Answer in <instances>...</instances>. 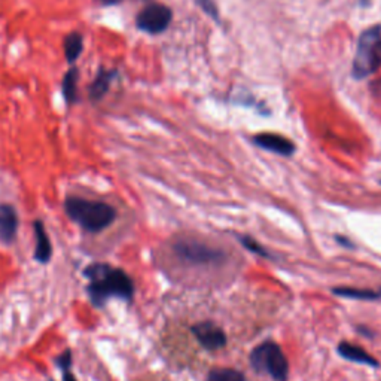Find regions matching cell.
<instances>
[{"instance_id":"6da1fadb","label":"cell","mask_w":381,"mask_h":381,"mask_svg":"<svg viewBox=\"0 0 381 381\" xmlns=\"http://www.w3.org/2000/svg\"><path fill=\"white\" fill-rule=\"evenodd\" d=\"M83 274L90 280L88 295L96 307H101L112 296L123 300L133 298L134 285L124 269L109 264H91Z\"/></svg>"},{"instance_id":"7a4b0ae2","label":"cell","mask_w":381,"mask_h":381,"mask_svg":"<svg viewBox=\"0 0 381 381\" xmlns=\"http://www.w3.org/2000/svg\"><path fill=\"white\" fill-rule=\"evenodd\" d=\"M68 216L85 231L100 232L110 227L116 219V210L107 203L69 197L64 203Z\"/></svg>"},{"instance_id":"3957f363","label":"cell","mask_w":381,"mask_h":381,"mask_svg":"<svg viewBox=\"0 0 381 381\" xmlns=\"http://www.w3.org/2000/svg\"><path fill=\"white\" fill-rule=\"evenodd\" d=\"M381 68V25H373L362 32L351 75L356 79H365Z\"/></svg>"},{"instance_id":"277c9868","label":"cell","mask_w":381,"mask_h":381,"mask_svg":"<svg viewBox=\"0 0 381 381\" xmlns=\"http://www.w3.org/2000/svg\"><path fill=\"white\" fill-rule=\"evenodd\" d=\"M250 364L258 373H265L274 381H287L289 364L282 347L274 341H264L255 347L250 355Z\"/></svg>"},{"instance_id":"5b68a950","label":"cell","mask_w":381,"mask_h":381,"mask_svg":"<svg viewBox=\"0 0 381 381\" xmlns=\"http://www.w3.org/2000/svg\"><path fill=\"white\" fill-rule=\"evenodd\" d=\"M172 17L173 14L169 6L161 3H151L142 9L141 14L137 15L136 23L141 30L150 34H158L163 33L170 25Z\"/></svg>"},{"instance_id":"8992f818","label":"cell","mask_w":381,"mask_h":381,"mask_svg":"<svg viewBox=\"0 0 381 381\" xmlns=\"http://www.w3.org/2000/svg\"><path fill=\"white\" fill-rule=\"evenodd\" d=\"M174 250L181 259L192 264H210L219 261L222 256L215 249L207 247L203 243H197V241L188 240H183L181 243L176 245Z\"/></svg>"},{"instance_id":"52a82bcc","label":"cell","mask_w":381,"mask_h":381,"mask_svg":"<svg viewBox=\"0 0 381 381\" xmlns=\"http://www.w3.org/2000/svg\"><path fill=\"white\" fill-rule=\"evenodd\" d=\"M194 337L201 346L209 351H216L222 347H225L227 344V336L225 332L219 328L218 325L212 322H200L192 327Z\"/></svg>"},{"instance_id":"ba28073f","label":"cell","mask_w":381,"mask_h":381,"mask_svg":"<svg viewBox=\"0 0 381 381\" xmlns=\"http://www.w3.org/2000/svg\"><path fill=\"white\" fill-rule=\"evenodd\" d=\"M254 142L256 146L262 147L265 151L274 152L277 155L291 156L295 152V145L283 136L271 134V133H262L254 137Z\"/></svg>"},{"instance_id":"9c48e42d","label":"cell","mask_w":381,"mask_h":381,"mask_svg":"<svg viewBox=\"0 0 381 381\" xmlns=\"http://www.w3.org/2000/svg\"><path fill=\"white\" fill-rule=\"evenodd\" d=\"M18 215L11 204H0V241L11 245L17 237Z\"/></svg>"},{"instance_id":"30bf717a","label":"cell","mask_w":381,"mask_h":381,"mask_svg":"<svg viewBox=\"0 0 381 381\" xmlns=\"http://www.w3.org/2000/svg\"><path fill=\"white\" fill-rule=\"evenodd\" d=\"M34 237H36V249H34V259L41 264H48L52 256V245L51 240L46 234L45 225L41 220H34Z\"/></svg>"},{"instance_id":"8fae6325","label":"cell","mask_w":381,"mask_h":381,"mask_svg":"<svg viewBox=\"0 0 381 381\" xmlns=\"http://www.w3.org/2000/svg\"><path fill=\"white\" fill-rule=\"evenodd\" d=\"M338 355L350 362H356V364L378 367V362L375 358L371 356L367 350H364L359 346H355V344H351V342H346V341L340 342Z\"/></svg>"},{"instance_id":"7c38bea8","label":"cell","mask_w":381,"mask_h":381,"mask_svg":"<svg viewBox=\"0 0 381 381\" xmlns=\"http://www.w3.org/2000/svg\"><path fill=\"white\" fill-rule=\"evenodd\" d=\"M116 73L115 72H109V70H101L96 81L92 82V85L90 88V97L91 100H96L99 101L100 99H103L105 94L107 92L109 87H110V82H112V79L115 78Z\"/></svg>"},{"instance_id":"4fadbf2b","label":"cell","mask_w":381,"mask_h":381,"mask_svg":"<svg viewBox=\"0 0 381 381\" xmlns=\"http://www.w3.org/2000/svg\"><path fill=\"white\" fill-rule=\"evenodd\" d=\"M63 96L66 99L68 103H75L78 97V70L73 68L68 72L61 83Z\"/></svg>"},{"instance_id":"5bb4252c","label":"cell","mask_w":381,"mask_h":381,"mask_svg":"<svg viewBox=\"0 0 381 381\" xmlns=\"http://www.w3.org/2000/svg\"><path fill=\"white\" fill-rule=\"evenodd\" d=\"M83 50V39L79 33H70L68 34L66 41H64V54L69 63L75 61Z\"/></svg>"},{"instance_id":"9a60e30c","label":"cell","mask_w":381,"mask_h":381,"mask_svg":"<svg viewBox=\"0 0 381 381\" xmlns=\"http://www.w3.org/2000/svg\"><path fill=\"white\" fill-rule=\"evenodd\" d=\"M333 294L344 296V298H351V300H377L381 296V294H377L374 291H367V289H356V287H337L333 289Z\"/></svg>"},{"instance_id":"2e32d148","label":"cell","mask_w":381,"mask_h":381,"mask_svg":"<svg viewBox=\"0 0 381 381\" xmlns=\"http://www.w3.org/2000/svg\"><path fill=\"white\" fill-rule=\"evenodd\" d=\"M207 381H246V378L237 369L215 368L209 373Z\"/></svg>"},{"instance_id":"e0dca14e","label":"cell","mask_w":381,"mask_h":381,"mask_svg":"<svg viewBox=\"0 0 381 381\" xmlns=\"http://www.w3.org/2000/svg\"><path fill=\"white\" fill-rule=\"evenodd\" d=\"M241 243H243V246H246L249 250H252V252L255 254H259V255H264L267 256V252L265 250L259 246V243H256V241H254L252 238H249V237H241Z\"/></svg>"},{"instance_id":"ac0fdd59","label":"cell","mask_w":381,"mask_h":381,"mask_svg":"<svg viewBox=\"0 0 381 381\" xmlns=\"http://www.w3.org/2000/svg\"><path fill=\"white\" fill-rule=\"evenodd\" d=\"M57 367L64 371V369H70L72 367V351L70 350H66L63 353V355H60L57 358Z\"/></svg>"},{"instance_id":"d6986e66","label":"cell","mask_w":381,"mask_h":381,"mask_svg":"<svg viewBox=\"0 0 381 381\" xmlns=\"http://www.w3.org/2000/svg\"><path fill=\"white\" fill-rule=\"evenodd\" d=\"M198 3L201 5V8L206 11L209 15H212L215 20H218V11H216V6L215 3L212 2V0H198Z\"/></svg>"},{"instance_id":"ffe728a7","label":"cell","mask_w":381,"mask_h":381,"mask_svg":"<svg viewBox=\"0 0 381 381\" xmlns=\"http://www.w3.org/2000/svg\"><path fill=\"white\" fill-rule=\"evenodd\" d=\"M63 381H76L75 375L70 373V369H64L63 371Z\"/></svg>"},{"instance_id":"44dd1931","label":"cell","mask_w":381,"mask_h":381,"mask_svg":"<svg viewBox=\"0 0 381 381\" xmlns=\"http://www.w3.org/2000/svg\"><path fill=\"white\" fill-rule=\"evenodd\" d=\"M103 2L105 3H116V2H119V0H103Z\"/></svg>"}]
</instances>
